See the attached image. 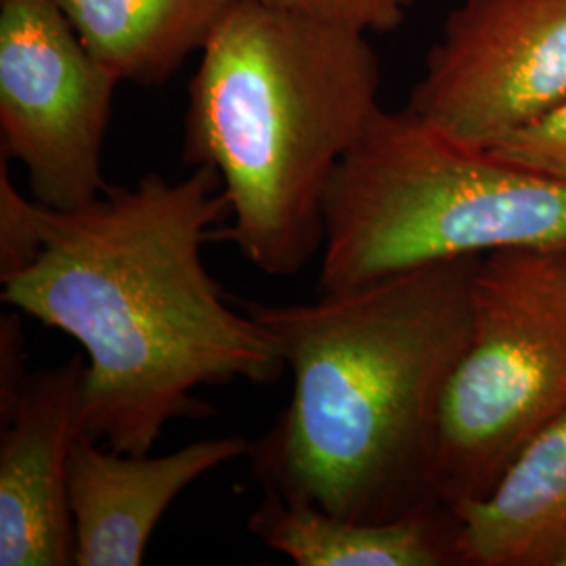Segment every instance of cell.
<instances>
[{
    "label": "cell",
    "mask_w": 566,
    "mask_h": 566,
    "mask_svg": "<svg viewBox=\"0 0 566 566\" xmlns=\"http://www.w3.org/2000/svg\"><path fill=\"white\" fill-rule=\"evenodd\" d=\"M485 151L566 181V99Z\"/></svg>",
    "instance_id": "obj_14"
},
{
    "label": "cell",
    "mask_w": 566,
    "mask_h": 566,
    "mask_svg": "<svg viewBox=\"0 0 566 566\" xmlns=\"http://www.w3.org/2000/svg\"><path fill=\"white\" fill-rule=\"evenodd\" d=\"M264 4L303 13L315 20L332 21L361 30L365 34H386L403 23L413 0H261Z\"/></svg>",
    "instance_id": "obj_15"
},
{
    "label": "cell",
    "mask_w": 566,
    "mask_h": 566,
    "mask_svg": "<svg viewBox=\"0 0 566 566\" xmlns=\"http://www.w3.org/2000/svg\"><path fill=\"white\" fill-rule=\"evenodd\" d=\"M554 566H566V546L560 549V554H558V558H556Z\"/></svg>",
    "instance_id": "obj_17"
},
{
    "label": "cell",
    "mask_w": 566,
    "mask_h": 566,
    "mask_svg": "<svg viewBox=\"0 0 566 566\" xmlns=\"http://www.w3.org/2000/svg\"><path fill=\"white\" fill-rule=\"evenodd\" d=\"M566 99V0H462L405 105L447 139L489 149Z\"/></svg>",
    "instance_id": "obj_7"
},
{
    "label": "cell",
    "mask_w": 566,
    "mask_h": 566,
    "mask_svg": "<svg viewBox=\"0 0 566 566\" xmlns=\"http://www.w3.org/2000/svg\"><path fill=\"white\" fill-rule=\"evenodd\" d=\"M479 259L420 264L315 303H245L292 371L290 403L248 455L264 491L365 523L446 506L441 407L470 338Z\"/></svg>",
    "instance_id": "obj_2"
},
{
    "label": "cell",
    "mask_w": 566,
    "mask_h": 566,
    "mask_svg": "<svg viewBox=\"0 0 566 566\" xmlns=\"http://www.w3.org/2000/svg\"><path fill=\"white\" fill-rule=\"evenodd\" d=\"M380 60L361 30L238 0L189 84L182 160L219 172L233 243L271 277L324 248L329 179L380 107Z\"/></svg>",
    "instance_id": "obj_3"
},
{
    "label": "cell",
    "mask_w": 566,
    "mask_h": 566,
    "mask_svg": "<svg viewBox=\"0 0 566 566\" xmlns=\"http://www.w3.org/2000/svg\"><path fill=\"white\" fill-rule=\"evenodd\" d=\"M497 250H566V181L378 107L325 191L319 292Z\"/></svg>",
    "instance_id": "obj_4"
},
{
    "label": "cell",
    "mask_w": 566,
    "mask_h": 566,
    "mask_svg": "<svg viewBox=\"0 0 566 566\" xmlns=\"http://www.w3.org/2000/svg\"><path fill=\"white\" fill-rule=\"evenodd\" d=\"M229 217L217 170L107 185L78 210L41 203V254L2 280V303L84 348L82 430L147 455L179 418L210 416L202 386L271 385L287 369L273 336L233 308L202 259Z\"/></svg>",
    "instance_id": "obj_1"
},
{
    "label": "cell",
    "mask_w": 566,
    "mask_h": 566,
    "mask_svg": "<svg viewBox=\"0 0 566 566\" xmlns=\"http://www.w3.org/2000/svg\"><path fill=\"white\" fill-rule=\"evenodd\" d=\"M470 303L437 449L451 510L486 497L523 447L566 416V250L483 254Z\"/></svg>",
    "instance_id": "obj_5"
},
{
    "label": "cell",
    "mask_w": 566,
    "mask_h": 566,
    "mask_svg": "<svg viewBox=\"0 0 566 566\" xmlns=\"http://www.w3.org/2000/svg\"><path fill=\"white\" fill-rule=\"evenodd\" d=\"M240 434L202 439L149 458L103 449L82 432L70 455L67 489L76 533V566H139L164 514L208 472L248 458Z\"/></svg>",
    "instance_id": "obj_9"
},
{
    "label": "cell",
    "mask_w": 566,
    "mask_h": 566,
    "mask_svg": "<svg viewBox=\"0 0 566 566\" xmlns=\"http://www.w3.org/2000/svg\"><path fill=\"white\" fill-rule=\"evenodd\" d=\"M118 81L156 86L202 51L238 0H53Z\"/></svg>",
    "instance_id": "obj_12"
},
{
    "label": "cell",
    "mask_w": 566,
    "mask_h": 566,
    "mask_svg": "<svg viewBox=\"0 0 566 566\" xmlns=\"http://www.w3.org/2000/svg\"><path fill=\"white\" fill-rule=\"evenodd\" d=\"M453 512L464 566H554L566 546V416L523 447L486 497Z\"/></svg>",
    "instance_id": "obj_11"
},
{
    "label": "cell",
    "mask_w": 566,
    "mask_h": 566,
    "mask_svg": "<svg viewBox=\"0 0 566 566\" xmlns=\"http://www.w3.org/2000/svg\"><path fill=\"white\" fill-rule=\"evenodd\" d=\"M118 84L53 0H0V156L25 168L36 202L78 210L102 198Z\"/></svg>",
    "instance_id": "obj_6"
},
{
    "label": "cell",
    "mask_w": 566,
    "mask_h": 566,
    "mask_svg": "<svg viewBox=\"0 0 566 566\" xmlns=\"http://www.w3.org/2000/svg\"><path fill=\"white\" fill-rule=\"evenodd\" d=\"M86 359L39 369L2 420L0 566H67L76 558L70 455L82 432Z\"/></svg>",
    "instance_id": "obj_8"
},
{
    "label": "cell",
    "mask_w": 566,
    "mask_h": 566,
    "mask_svg": "<svg viewBox=\"0 0 566 566\" xmlns=\"http://www.w3.org/2000/svg\"><path fill=\"white\" fill-rule=\"evenodd\" d=\"M42 243L41 203L18 191L0 156V282L34 263Z\"/></svg>",
    "instance_id": "obj_13"
},
{
    "label": "cell",
    "mask_w": 566,
    "mask_h": 566,
    "mask_svg": "<svg viewBox=\"0 0 566 566\" xmlns=\"http://www.w3.org/2000/svg\"><path fill=\"white\" fill-rule=\"evenodd\" d=\"M28 376L23 325L18 315H4L0 319V418L11 411Z\"/></svg>",
    "instance_id": "obj_16"
},
{
    "label": "cell",
    "mask_w": 566,
    "mask_h": 566,
    "mask_svg": "<svg viewBox=\"0 0 566 566\" xmlns=\"http://www.w3.org/2000/svg\"><path fill=\"white\" fill-rule=\"evenodd\" d=\"M245 525L261 544L298 566L464 565L460 518L447 506L365 523L264 491Z\"/></svg>",
    "instance_id": "obj_10"
}]
</instances>
